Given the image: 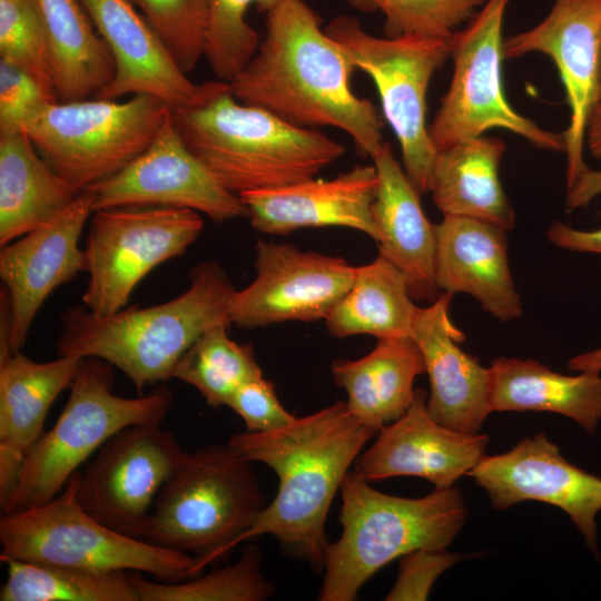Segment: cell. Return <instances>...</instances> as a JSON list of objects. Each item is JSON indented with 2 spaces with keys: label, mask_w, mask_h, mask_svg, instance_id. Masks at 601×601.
<instances>
[{
  "label": "cell",
  "mask_w": 601,
  "mask_h": 601,
  "mask_svg": "<svg viewBox=\"0 0 601 601\" xmlns=\"http://www.w3.org/2000/svg\"><path fill=\"white\" fill-rule=\"evenodd\" d=\"M508 4L509 0H486L451 37L452 79L428 124L437 151L493 128L519 135L540 149L565 151L563 132L541 128L518 112L505 97L502 61Z\"/></svg>",
  "instance_id": "cell-11"
},
{
  "label": "cell",
  "mask_w": 601,
  "mask_h": 601,
  "mask_svg": "<svg viewBox=\"0 0 601 601\" xmlns=\"http://www.w3.org/2000/svg\"><path fill=\"white\" fill-rule=\"evenodd\" d=\"M93 211L91 196L81 191L55 217L1 247L0 277L10 305L12 353L24 345L47 297L85 270L83 249L78 243Z\"/></svg>",
  "instance_id": "cell-18"
},
{
  "label": "cell",
  "mask_w": 601,
  "mask_h": 601,
  "mask_svg": "<svg viewBox=\"0 0 601 601\" xmlns=\"http://www.w3.org/2000/svg\"><path fill=\"white\" fill-rule=\"evenodd\" d=\"M168 49L178 67L190 72L205 57L206 0H130Z\"/></svg>",
  "instance_id": "cell-38"
},
{
  "label": "cell",
  "mask_w": 601,
  "mask_h": 601,
  "mask_svg": "<svg viewBox=\"0 0 601 601\" xmlns=\"http://www.w3.org/2000/svg\"><path fill=\"white\" fill-rule=\"evenodd\" d=\"M331 373L345 390L349 411L378 432L407 411L415 396L414 381L425 373V364L412 337H384L362 358L333 361Z\"/></svg>",
  "instance_id": "cell-28"
},
{
  "label": "cell",
  "mask_w": 601,
  "mask_h": 601,
  "mask_svg": "<svg viewBox=\"0 0 601 601\" xmlns=\"http://www.w3.org/2000/svg\"><path fill=\"white\" fill-rule=\"evenodd\" d=\"M452 294L442 292L426 307H418L411 337L418 346L430 378L427 411L440 424L464 433H479L491 413L489 367L460 346L464 334L449 315Z\"/></svg>",
  "instance_id": "cell-22"
},
{
  "label": "cell",
  "mask_w": 601,
  "mask_h": 601,
  "mask_svg": "<svg viewBox=\"0 0 601 601\" xmlns=\"http://www.w3.org/2000/svg\"><path fill=\"white\" fill-rule=\"evenodd\" d=\"M487 443L486 434L437 423L427 411L425 391L417 388L407 411L382 427L374 443L358 455L353 472L370 483L417 476L435 487H451L481 461Z\"/></svg>",
  "instance_id": "cell-19"
},
{
  "label": "cell",
  "mask_w": 601,
  "mask_h": 601,
  "mask_svg": "<svg viewBox=\"0 0 601 601\" xmlns=\"http://www.w3.org/2000/svg\"><path fill=\"white\" fill-rule=\"evenodd\" d=\"M255 253V279L229 303L240 328L325 319L354 282L356 267L341 257L263 240Z\"/></svg>",
  "instance_id": "cell-16"
},
{
  "label": "cell",
  "mask_w": 601,
  "mask_h": 601,
  "mask_svg": "<svg viewBox=\"0 0 601 601\" xmlns=\"http://www.w3.org/2000/svg\"><path fill=\"white\" fill-rule=\"evenodd\" d=\"M262 551L247 544L237 562L177 582L152 581L130 571L138 601H264L274 585L264 577Z\"/></svg>",
  "instance_id": "cell-34"
},
{
  "label": "cell",
  "mask_w": 601,
  "mask_h": 601,
  "mask_svg": "<svg viewBox=\"0 0 601 601\" xmlns=\"http://www.w3.org/2000/svg\"><path fill=\"white\" fill-rule=\"evenodd\" d=\"M170 118L188 149L238 196L313 178L345 152L319 129L238 101L223 80L203 102L171 110Z\"/></svg>",
  "instance_id": "cell-4"
},
{
  "label": "cell",
  "mask_w": 601,
  "mask_h": 601,
  "mask_svg": "<svg viewBox=\"0 0 601 601\" xmlns=\"http://www.w3.org/2000/svg\"><path fill=\"white\" fill-rule=\"evenodd\" d=\"M362 12L384 14V37L451 38L486 0H345Z\"/></svg>",
  "instance_id": "cell-36"
},
{
  "label": "cell",
  "mask_w": 601,
  "mask_h": 601,
  "mask_svg": "<svg viewBox=\"0 0 601 601\" xmlns=\"http://www.w3.org/2000/svg\"><path fill=\"white\" fill-rule=\"evenodd\" d=\"M0 59L26 71L51 99L57 100L47 35L37 0H0Z\"/></svg>",
  "instance_id": "cell-37"
},
{
  "label": "cell",
  "mask_w": 601,
  "mask_h": 601,
  "mask_svg": "<svg viewBox=\"0 0 601 601\" xmlns=\"http://www.w3.org/2000/svg\"><path fill=\"white\" fill-rule=\"evenodd\" d=\"M78 195L24 130L0 136L1 247L55 217Z\"/></svg>",
  "instance_id": "cell-29"
},
{
  "label": "cell",
  "mask_w": 601,
  "mask_h": 601,
  "mask_svg": "<svg viewBox=\"0 0 601 601\" xmlns=\"http://www.w3.org/2000/svg\"><path fill=\"white\" fill-rule=\"evenodd\" d=\"M82 358L59 356L38 363L0 348V506L7 505L29 450L45 433L47 414L70 386Z\"/></svg>",
  "instance_id": "cell-24"
},
{
  "label": "cell",
  "mask_w": 601,
  "mask_h": 601,
  "mask_svg": "<svg viewBox=\"0 0 601 601\" xmlns=\"http://www.w3.org/2000/svg\"><path fill=\"white\" fill-rule=\"evenodd\" d=\"M467 475L485 490L493 509L529 500L561 509L598 554L601 479L566 461L544 433L521 440L505 453L484 455Z\"/></svg>",
  "instance_id": "cell-17"
},
{
  "label": "cell",
  "mask_w": 601,
  "mask_h": 601,
  "mask_svg": "<svg viewBox=\"0 0 601 601\" xmlns=\"http://www.w3.org/2000/svg\"><path fill=\"white\" fill-rule=\"evenodd\" d=\"M83 191L91 196L95 211L173 207L203 213L215 223L247 217L240 197L227 190L188 149L170 116L145 151Z\"/></svg>",
  "instance_id": "cell-15"
},
{
  "label": "cell",
  "mask_w": 601,
  "mask_h": 601,
  "mask_svg": "<svg viewBox=\"0 0 601 601\" xmlns=\"http://www.w3.org/2000/svg\"><path fill=\"white\" fill-rule=\"evenodd\" d=\"M229 326L218 324L204 332L177 362L171 375L194 386L214 408L227 406L242 385L263 376L253 346L230 339Z\"/></svg>",
  "instance_id": "cell-33"
},
{
  "label": "cell",
  "mask_w": 601,
  "mask_h": 601,
  "mask_svg": "<svg viewBox=\"0 0 601 601\" xmlns=\"http://www.w3.org/2000/svg\"><path fill=\"white\" fill-rule=\"evenodd\" d=\"M170 112L167 104L147 93L124 102L53 101L28 118L23 130L47 164L80 194L145 151Z\"/></svg>",
  "instance_id": "cell-9"
},
{
  "label": "cell",
  "mask_w": 601,
  "mask_h": 601,
  "mask_svg": "<svg viewBox=\"0 0 601 601\" xmlns=\"http://www.w3.org/2000/svg\"><path fill=\"white\" fill-rule=\"evenodd\" d=\"M1 601H138L130 571L8 559Z\"/></svg>",
  "instance_id": "cell-32"
},
{
  "label": "cell",
  "mask_w": 601,
  "mask_h": 601,
  "mask_svg": "<svg viewBox=\"0 0 601 601\" xmlns=\"http://www.w3.org/2000/svg\"><path fill=\"white\" fill-rule=\"evenodd\" d=\"M460 559L459 553L427 549L402 556L397 580L385 600H426L439 575Z\"/></svg>",
  "instance_id": "cell-41"
},
{
  "label": "cell",
  "mask_w": 601,
  "mask_h": 601,
  "mask_svg": "<svg viewBox=\"0 0 601 601\" xmlns=\"http://www.w3.org/2000/svg\"><path fill=\"white\" fill-rule=\"evenodd\" d=\"M339 491L342 533L326 549L321 601H353L393 560L420 549L445 550L467 515L454 485L422 497H401L375 490L352 471Z\"/></svg>",
  "instance_id": "cell-5"
},
{
  "label": "cell",
  "mask_w": 601,
  "mask_h": 601,
  "mask_svg": "<svg viewBox=\"0 0 601 601\" xmlns=\"http://www.w3.org/2000/svg\"><path fill=\"white\" fill-rule=\"evenodd\" d=\"M372 160L378 178L372 205L378 255L404 274L413 300L433 303L442 293L435 274V225L390 144L384 141Z\"/></svg>",
  "instance_id": "cell-25"
},
{
  "label": "cell",
  "mask_w": 601,
  "mask_h": 601,
  "mask_svg": "<svg viewBox=\"0 0 601 601\" xmlns=\"http://www.w3.org/2000/svg\"><path fill=\"white\" fill-rule=\"evenodd\" d=\"M161 423L134 424L112 435L80 472L77 499L102 524L141 539L161 486L187 452Z\"/></svg>",
  "instance_id": "cell-13"
},
{
  "label": "cell",
  "mask_w": 601,
  "mask_h": 601,
  "mask_svg": "<svg viewBox=\"0 0 601 601\" xmlns=\"http://www.w3.org/2000/svg\"><path fill=\"white\" fill-rule=\"evenodd\" d=\"M265 16L264 39L229 81L234 97L297 127L338 128L372 159L384 142L383 122L374 105L352 90L356 69L343 46L304 0H284Z\"/></svg>",
  "instance_id": "cell-1"
},
{
  "label": "cell",
  "mask_w": 601,
  "mask_h": 601,
  "mask_svg": "<svg viewBox=\"0 0 601 601\" xmlns=\"http://www.w3.org/2000/svg\"><path fill=\"white\" fill-rule=\"evenodd\" d=\"M504 58L543 53L554 62L570 110L563 132L566 186L590 168L583 159L585 129L601 97V0H554L546 17L533 28L503 42Z\"/></svg>",
  "instance_id": "cell-14"
},
{
  "label": "cell",
  "mask_w": 601,
  "mask_h": 601,
  "mask_svg": "<svg viewBox=\"0 0 601 601\" xmlns=\"http://www.w3.org/2000/svg\"><path fill=\"white\" fill-rule=\"evenodd\" d=\"M506 233L493 223L462 216H443L435 225L441 292L467 294L504 323L523 314L510 270Z\"/></svg>",
  "instance_id": "cell-23"
},
{
  "label": "cell",
  "mask_w": 601,
  "mask_h": 601,
  "mask_svg": "<svg viewBox=\"0 0 601 601\" xmlns=\"http://www.w3.org/2000/svg\"><path fill=\"white\" fill-rule=\"evenodd\" d=\"M227 406L243 420L248 432L273 431L296 418L280 404L273 382L264 376L242 385Z\"/></svg>",
  "instance_id": "cell-40"
},
{
  "label": "cell",
  "mask_w": 601,
  "mask_h": 601,
  "mask_svg": "<svg viewBox=\"0 0 601 601\" xmlns=\"http://www.w3.org/2000/svg\"><path fill=\"white\" fill-rule=\"evenodd\" d=\"M378 432L338 402L268 432L236 433L227 444L278 476L273 501L242 542L270 534L289 555L323 572L325 524L332 501L364 445Z\"/></svg>",
  "instance_id": "cell-2"
},
{
  "label": "cell",
  "mask_w": 601,
  "mask_h": 601,
  "mask_svg": "<svg viewBox=\"0 0 601 601\" xmlns=\"http://www.w3.org/2000/svg\"><path fill=\"white\" fill-rule=\"evenodd\" d=\"M203 228L199 213L187 208L96 210L83 249L89 275L83 306L98 316L122 309L140 280L161 263L184 255Z\"/></svg>",
  "instance_id": "cell-12"
},
{
  "label": "cell",
  "mask_w": 601,
  "mask_h": 601,
  "mask_svg": "<svg viewBox=\"0 0 601 601\" xmlns=\"http://www.w3.org/2000/svg\"><path fill=\"white\" fill-rule=\"evenodd\" d=\"M53 101L26 71L0 59V136L23 130L28 118Z\"/></svg>",
  "instance_id": "cell-39"
},
{
  "label": "cell",
  "mask_w": 601,
  "mask_h": 601,
  "mask_svg": "<svg viewBox=\"0 0 601 601\" xmlns=\"http://www.w3.org/2000/svg\"><path fill=\"white\" fill-rule=\"evenodd\" d=\"M77 471L52 500L0 519V561L13 559L91 570L149 573L177 582L198 575L199 559L120 533L87 513Z\"/></svg>",
  "instance_id": "cell-8"
},
{
  "label": "cell",
  "mask_w": 601,
  "mask_h": 601,
  "mask_svg": "<svg viewBox=\"0 0 601 601\" xmlns=\"http://www.w3.org/2000/svg\"><path fill=\"white\" fill-rule=\"evenodd\" d=\"M584 142L592 157L601 160V97L590 115Z\"/></svg>",
  "instance_id": "cell-44"
},
{
  "label": "cell",
  "mask_w": 601,
  "mask_h": 601,
  "mask_svg": "<svg viewBox=\"0 0 601 601\" xmlns=\"http://www.w3.org/2000/svg\"><path fill=\"white\" fill-rule=\"evenodd\" d=\"M569 367L570 370L577 372H591L600 374L601 346L591 352L574 356L572 359H570Z\"/></svg>",
  "instance_id": "cell-45"
},
{
  "label": "cell",
  "mask_w": 601,
  "mask_h": 601,
  "mask_svg": "<svg viewBox=\"0 0 601 601\" xmlns=\"http://www.w3.org/2000/svg\"><path fill=\"white\" fill-rule=\"evenodd\" d=\"M250 463L228 444L187 453L159 490L141 540L196 556L201 570L229 553L266 505Z\"/></svg>",
  "instance_id": "cell-6"
},
{
  "label": "cell",
  "mask_w": 601,
  "mask_h": 601,
  "mask_svg": "<svg viewBox=\"0 0 601 601\" xmlns=\"http://www.w3.org/2000/svg\"><path fill=\"white\" fill-rule=\"evenodd\" d=\"M60 102L97 98L116 75L114 57L78 0H37Z\"/></svg>",
  "instance_id": "cell-30"
},
{
  "label": "cell",
  "mask_w": 601,
  "mask_h": 601,
  "mask_svg": "<svg viewBox=\"0 0 601 601\" xmlns=\"http://www.w3.org/2000/svg\"><path fill=\"white\" fill-rule=\"evenodd\" d=\"M378 185L372 166H355L332 178H309L293 185L248 191L239 197L253 228L286 235L311 227L356 229L377 242L372 205Z\"/></svg>",
  "instance_id": "cell-21"
},
{
  "label": "cell",
  "mask_w": 601,
  "mask_h": 601,
  "mask_svg": "<svg viewBox=\"0 0 601 601\" xmlns=\"http://www.w3.org/2000/svg\"><path fill=\"white\" fill-rule=\"evenodd\" d=\"M284 0H206L205 58L214 75L229 82L253 58L259 46L257 31L247 22L250 6L267 14Z\"/></svg>",
  "instance_id": "cell-35"
},
{
  "label": "cell",
  "mask_w": 601,
  "mask_h": 601,
  "mask_svg": "<svg viewBox=\"0 0 601 601\" xmlns=\"http://www.w3.org/2000/svg\"><path fill=\"white\" fill-rule=\"evenodd\" d=\"M546 236L553 245L560 248L601 255V227L593 230H582L561 221H554L548 228Z\"/></svg>",
  "instance_id": "cell-42"
},
{
  "label": "cell",
  "mask_w": 601,
  "mask_h": 601,
  "mask_svg": "<svg viewBox=\"0 0 601 601\" xmlns=\"http://www.w3.org/2000/svg\"><path fill=\"white\" fill-rule=\"evenodd\" d=\"M491 412H552L595 433L601 422V376L564 375L534 359L496 357L489 367Z\"/></svg>",
  "instance_id": "cell-26"
},
{
  "label": "cell",
  "mask_w": 601,
  "mask_h": 601,
  "mask_svg": "<svg viewBox=\"0 0 601 601\" xmlns=\"http://www.w3.org/2000/svg\"><path fill=\"white\" fill-rule=\"evenodd\" d=\"M325 31L343 46L355 69L373 80L400 144L403 168L421 195L428 193L437 150L426 124L427 90L434 72L450 58L451 38H380L351 16L334 18Z\"/></svg>",
  "instance_id": "cell-10"
},
{
  "label": "cell",
  "mask_w": 601,
  "mask_h": 601,
  "mask_svg": "<svg viewBox=\"0 0 601 601\" xmlns=\"http://www.w3.org/2000/svg\"><path fill=\"white\" fill-rule=\"evenodd\" d=\"M601 194V170L589 169L570 188L566 195V208L573 210L587 206Z\"/></svg>",
  "instance_id": "cell-43"
},
{
  "label": "cell",
  "mask_w": 601,
  "mask_h": 601,
  "mask_svg": "<svg viewBox=\"0 0 601 601\" xmlns=\"http://www.w3.org/2000/svg\"><path fill=\"white\" fill-rule=\"evenodd\" d=\"M112 367L98 357L80 361L62 412L27 453L3 513L52 500L78 467L122 428L164 421L174 401L171 390L160 384L146 395L118 396L112 392Z\"/></svg>",
  "instance_id": "cell-7"
},
{
  "label": "cell",
  "mask_w": 601,
  "mask_h": 601,
  "mask_svg": "<svg viewBox=\"0 0 601 601\" xmlns=\"http://www.w3.org/2000/svg\"><path fill=\"white\" fill-rule=\"evenodd\" d=\"M179 296L149 307L122 308L98 316L83 305L60 316L59 356L98 357L120 370L144 395L149 385L171 380L177 362L207 329L231 325L229 303L236 292L223 267L207 260L188 274Z\"/></svg>",
  "instance_id": "cell-3"
},
{
  "label": "cell",
  "mask_w": 601,
  "mask_h": 601,
  "mask_svg": "<svg viewBox=\"0 0 601 601\" xmlns=\"http://www.w3.org/2000/svg\"><path fill=\"white\" fill-rule=\"evenodd\" d=\"M107 43L115 63L111 83L97 98L147 93L171 110L203 102L217 81L195 83L130 0H78Z\"/></svg>",
  "instance_id": "cell-20"
},
{
  "label": "cell",
  "mask_w": 601,
  "mask_h": 601,
  "mask_svg": "<svg viewBox=\"0 0 601 601\" xmlns=\"http://www.w3.org/2000/svg\"><path fill=\"white\" fill-rule=\"evenodd\" d=\"M417 308L404 274L378 255L356 267L351 288L324 321L329 334L338 338L358 334L406 337Z\"/></svg>",
  "instance_id": "cell-31"
},
{
  "label": "cell",
  "mask_w": 601,
  "mask_h": 601,
  "mask_svg": "<svg viewBox=\"0 0 601 601\" xmlns=\"http://www.w3.org/2000/svg\"><path fill=\"white\" fill-rule=\"evenodd\" d=\"M506 146L496 137H475L439 150L428 191L443 216L471 217L514 227L515 216L500 180Z\"/></svg>",
  "instance_id": "cell-27"
}]
</instances>
